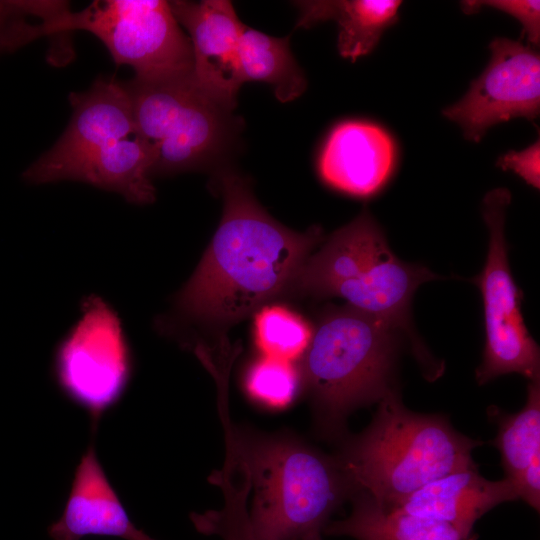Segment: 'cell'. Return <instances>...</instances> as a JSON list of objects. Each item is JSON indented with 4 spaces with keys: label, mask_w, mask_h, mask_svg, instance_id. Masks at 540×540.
<instances>
[{
    "label": "cell",
    "mask_w": 540,
    "mask_h": 540,
    "mask_svg": "<svg viewBox=\"0 0 540 540\" xmlns=\"http://www.w3.org/2000/svg\"><path fill=\"white\" fill-rule=\"evenodd\" d=\"M223 214L197 269L177 297L180 311L209 325L236 323L290 286L321 229L284 227L259 205L246 180L221 177Z\"/></svg>",
    "instance_id": "1"
},
{
    "label": "cell",
    "mask_w": 540,
    "mask_h": 540,
    "mask_svg": "<svg viewBox=\"0 0 540 540\" xmlns=\"http://www.w3.org/2000/svg\"><path fill=\"white\" fill-rule=\"evenodd\" d=\"M511 195L506 188L491 190L483 199L482 214L489 232L485 266L473 281L484 304L486 344L476 371L479 384L500 375L519 373L539 380V348L521 314L522 293L509 267L505 240V213Z\"/></svg>",
    "instance_id": "8"
},
{
    "label": "cell",
    "mask_w": 540,
    "mask_h": 540,
    "mask_svg": "<svg viewBox=\"0 0 540 540\" xmlns=\"http://www.w3.org/2000/svg\"><path fill=\"white\" fill-rule=\"evenodd\" d=\"M297 6L300 9L297 27L308 28L325 20L336 21L340 28L339 53L355 61L368 54L384 30L396 21L401 1H300Z\"/></svg>",
    "instance_id": "18"
},
{
    "label": "cell",
    "mask_w": 540,
    "mask_h": 540,
    "mask_svg": "<svg viewBox=\"0 0 540 540\" xmlns=\"http://www.w3.org/2000/svg\"><path fill=\"white\" fill-rule=\"evenodd\" d=\"M58 6L54 0H0V54L48 37L45 21Z\"/></svg>",
    "instance_id": "23"
},
{
    "label": "cell",
    "mask_w": 540,
    "mask_h": 540,
    "mask_svg": "<svg viewBox=\"0 0 540 540\" xmlns=\"http://www.w3.org/2000/svg\"><path fill=\"white\" fill-rule=\"evenodd\" d=\"M49 535L53 540H81L89 535L154 540L130 520L92 447L77 466L63 513L50 526Z\"/></svg>",
    "instance_id": "14"
},
{
    "label": "cell",
    "mask_w": 540,
    "mask_h": 540,
    "mask_svg": "<svg viewBox=\"0 0 540 540\" xmlns=\"http://www.w3.org/2000/svg\"><path fill=\"white\" fill-rule=\"evenodd\" d=\"M218 408L225 445L247 476L248 514L257 540H302L322 533L352 491L335 458L286 434L238 427L229 416L227 387Z\"/></svg>",
    "instance_id": "2"
},
{
    "label": "cell",
    "mask_w": 540,
    "mask_h": 540,
    "mask_svg": "<svg viewBox=\"0 0 540 540\" xmlns=\"http://www.w3.org/2000/svg\"><path fill=\"white\" fill-rule=\"evenodd\" d=\"M50 36L89 32L117 65H129L134 78L159 81L193 74L191 42L163 0H97L63 13L48 27Z\"/></svg>",
    "instance_id": "6"
},
{
    "label": "cell",
    "mask_w": 540,
    "mask_h": 540,
    "mask_svg": "<svg viewBox=\"0 0 540 540\" xmlns=\"http://www.w3.org/2000/svg\"><path fill=\"white\" fill-rule=\"evenodd\" d=\"M395 157L391 137L379 126L361 121L337 125L319 158V172L330 186L366 197L389 178Z\"/></svg>",
    "instance_id": "13"
},
{
    "label": "cell",
    "mask_w": 540,
    "mask_h": 540,
    "mask_svg": "<svg viewBox=\"0 0 540 540\" xmlns=\"http://www.w3.org/2000/svg\"><path fill=\"white\" fill-rule=\"evenodd\" d=\"M507 479L514 482L540 456V387L530 381L527 401L515 414L502 416L495 439Z\"/></svg>",
    "instance_id": "20"
},
{
    "label": "cell",
    "mask_w": 540,
    "mask_h": 540,
    "mask_svg": "<svg viewBox=\"0 0 540 540\" xmlns=\"http://www.w3.org/2000/svg\"><path fill=\"white\" fill-rule=\"evenodd\" d=\"M55 375L66 396L95 420L122 397L131 355L117 313L102 298L82 302L79 320L57 348Z\"/></svg>",
    "instance_id": "9"
},
{
    "label": "cell",
    "mask_w": 540,
    "mask_h": 540,
    "mask_svg": "<svg viewBox=\"0 0 540 540\" xmlns=\"http://www.w3.org/2000/svg\"><path fill=\"white\" fill-rule=\"evenodd\" d=\"M313 331L297 313L281 306H268L255 318L256 342L264 356L292 361L303 356Z\"/></svg>",
    "instance_id": "22"
},
{
    "label": "cell",
    "mask_w": 540,
    "mask_h": 540,
    "mask_svg": "<svg viewBox=\"0 0 540 540\" xmlns=\"http://www.w3.org/2000/svg\"><path fill=\"white\" fill-rule=\"evenodd\" d=\"M480 444L439 415L410 411L392 389L380 399L370 425L335 459L352 495L364 493L392 506L431 481L475 467L472 450Z\"/></svg>",
    "instance_id": "3"
},
{
    "label": "cell",
    "mask_w": 540,
    "mask_h": 540,
    "mask_svg": "<svg viewBox=\"0 0 540 540\" xmlns=\"http://www.w3.org/2000/svg\"><path fill=\"white\" fill-rule=\"evenodd\" d=\"M489 48L487 68L460 101L443 110L474 142L495 124L516 117L532 120L540 111L539 53L507 38L495 39Z\"/></svg>",
    "instance_id": "10"
},
{
    "label": "cell",
    "mask_w": 540,
    "mask_h": 540,
    "mask_svg": "<svg viewBox=\"0 0 540 540\" xmlns=\"http://www.w3.org/2000/svg\"><path fill=\"white\" fill-rule=\"evenodd\" d=\"M245 383L255 400L269 407L281 408L293 401L303 378L291 361L263 356L251 364Z\"/></svg>",
    "instance_id": "24"
},
{
    "label": "cell",
    "mask_w": 540,
    "mask_h": 540,
    "mask_svg": "<svg viewBox=\"0 0 540 540\" xmlns=\"http://www.w3.org/2000/svg\"><path fill=\"white\" fill-rule=\"evenodd\" d=\"M72 116L55 144L23 172L29 184L62 181L64 173L94 151L137 134L133 106L124 85L98 78L84 92L69 95Z\"/></svg>",
    "instance_id": "11"
},
{
    "label": "cell",
    "mask_w": 540,
    "mask_h": 540,
    "mask_svg": "<svg viewBox=\"0 0 540 540\" xmlns=\"http://www.w3.org/2000/svg\"><path fill=\"white\" fill-rule=\"evenodd\" d=\"M239 54L244 81L272 86L283 103L303 94L307 81L289 46V37H274L248 26L240 38Z\"/></svg>",
    "instance_id": "19"
},
{
    "label": "cell",
    "mask_w": 540,
    "mask_h": 540,
    "mask_svg": "<svg viewBox=\"0 0 540 540\" xmlns=\"http://www.w3.org/2000/svg\"><path fill=\"white\" fill-rule=\"evenodd\" d=\"M497 165L503 170H512L528 184L540 187V141L522 151H510L498 159Z\"/></svg>",
    "instance_id": "26"
},
{
    "label": "cell",
    "mask_w": 540,
    "mask_h": 540,
    "mask_svg": "<svg viewBox=\"0 0 540 540\" xmlns=\"http://www.w3.org/2000/svg\"><path fill=\"white\" fill-rule=\"evenodd\" d=\"M169 5L188 32L195 83L209 99L231 112L245 82L239 54L245 25L230 1H170Z\"/></svg>",
    "instance_id": "12"
},
{
    "label": "cell",
    "mask_w": 540,
    "mask_h": 540,
    "mask_svg": "<svg viewBox=\"0 0 540 540\" xmlns=\"http://www.w3.org/2000/svg\"><path fill=\"white\" fill-rule=\"evenodd\" d=\"M493 7L504 11L517 20L524 28L527 40L533 46H538L540 41V2L530 0H489V1H464L462 7L465 13H473L481 7Z\"/></svg>",
    "instance_id": "25"
},
{
    "label": "cell",
    "mask_w": 540,
    "mask_h": 540,
    "mask_svg": "<svg viewBox=\"0 0 540 540\" xmlns=\"http://www.w3.org/2000/svg\"><path fill=\"white\" fill-rule=\"evenodd\" d=\"M396 330L348 305L320 319L301 373L326 433L341 432L353 409L380 401L393 389Z\"/></svg>",
    "instance_id": "4"
},
{
    "label": "cell",
    "mask_w": 540,
    "mask_h": 540,
    "mask_svg": "<svg viewBox=\"0 0 540 540\" xmlns=\"http://www.w3.org/2000/svg\"><path fill=\"white\" fill-rule=\"evenodd\" d=\"M517 498L516 488L509 479H485L475 466L431 481L392 506L449 523L471 535L475 522L483 514Z\"/></svg>",
    "instance_id": "15"
},
{
    "label": "cell",
    "mask_w": 540,
    "mask_h": 540,
    "mask_svg": "<svg viewBox=\"0 0 540 540\" xmlns=\"http://www.w3.org/2000/svg\"><path fill=\"white\" fill-rule=\"evenodd\" d=\"M436 278L425 267L399 260L363 211L307 258L290 286L301 294L341 297L349 307L399 329L406 325L415 290Z\"/></svg>",
    "instance_id": "5"
},
{
    "label": "cell",
    "mask_w": 540,
    "mask_h": 540,
    "mask_svg": "<svg viewBox=\"0 0 540 540\" xmlns=\"http://www.w3.org/2000/svg\"><path fill=\"white\" fill-rule=\"evenodd\" d=\"M154 153L138 134L106 145L69 168L62 181H79L119 193L130 203L155 200L152 184Z\"/></svg>",
    "instance_id": "16"
},
{
    "label": "cell",
    "mask_w": 540,
    "mask_h": 540,
    "mask_svg": "<svg viewBox=\"0 0 540 540\" xmlns=\"http://www.w3.org/2000/svg\"><path fill=\"white\" fill-rule=\"evenodd\" d=\"M540 456L532 460L529 466L512 482L518 498L539 510L540 506Z\"/></svg>",
    "instance_id": "27"
},
{
    "label": "cell",
    "mask_w": 540,
    "mask_h": 540,
    "mask_svg": "<svg viewBox=\"0 0 540 540\" xmlns=\"http://www.w3.org/2000/svg\"><path fill=\"white\" fill-rule=\"evenodd\" d=\"M354 495L350 515L329 522L323 533L356 540H468L471 536L449 523L379 504L367 494Z\"/></svg>",
    "instance_id": "17"
},
{
    "label": "cell",
    "mask_w": 540,
    "mask_h": 540,
    "mask_svg": "<svg viewBox=\"0 0 540 540\" xmlns=\"http://www.w3.org/2000/svg\"><path fill=\"white\" fill-rule=\"evenodd\" d=\"M209 480L220 487L224 504L218 510L192 514L198 531L217 535L222 540H257L251 530L248 514V483L244 477L229 469L212 473ZM302 540H323L322 533H315Z\"/></svg>",
    "instance_id": "21"
},
{
    "label": "cell",
    "mask_w": 540,
    "mask_h": 540,
    "mask_svg": "<svg viewBox=\"0 0 540 540\" xmlns=\"http://www.w3.org/2000/svg\"><path fill=\"white\" fill-rule=\"evenodd\" d=\"M124 85L137 134L154 153L153 175L196 168L225 145L231 112L209 99L193 74L159 81L133 78Z\"/></svg>",
    "instance_id": "7"
}]
</instances>
